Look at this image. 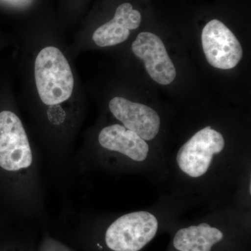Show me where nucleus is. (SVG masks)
<instances>
[{
  "instance_id": "nucleus-1",
  "label": "nucleus",
  "mask_w": 251,
  "mask_h": 251,
  "mask_svg": "<svg viewBox=\"0 0 251 251\" xmlns=\"http://www.w3.org/2000/svg\"><path fill=\"white\" fill-rule=\"evenodd\" d=\"M226 141L221 132L210 126L198 130L183 144L175 156V171L181 179L192 184H201L209 181L211 176L222 166Z\"/></svg>"
},
{
  "instance_id": "nucleus-8",
  "label": "nucleus",
  "mask_w": 251,
  "mask_h": 251,
  "mask_svg": "<svg viewBox=\"0 0 251 251\" xmlns=\"http://www.w3.org/2000/svg\"><path fill=\"white\" fill-rule=\"evenodd\" d=\"M100 146L120 153L134 163H146L150 158V145L146 140L123 125H112L100 130L98 137Z\"/></svg>"
},
{
  "instance_id": "nucleus-9",
  "label": "nucleus",
  "mask_w": 251,
  "mask_h": 251,
  "mask_svg": "<svg viewBox=\"0 0 251 251\" xmlns=\"http://www.w3.org/2000/svg\"><path fill=\"white\" fill-rule=\"evenodd\" d=\"M141 21L139 11L133 9L129 3H124L117 7L111 21L94 31L92 39L100 47L121 44L128 39L130 30L139 27Z\"/></svg>"
},
{
  "instance_id": "nucleus-10",
  "label": "nucleus",
  "mask_w": 251,
  "mask_h": 251,
  "mask_svg": "<svg viewBox=\"0 0 251 251\" xmlns=\"http://www.w3.org/2000/svg\"><path fill=\"white\" fill-rule=\"evenodd\" d=\"M224 238L221 229L201 223L179 229L175 234L173 245L179 251H211Z\"/></svg>"
},
{
  "instance_id": "nucleus-2",
  "label": "nucleus",
  "mask_w": 251,
  "mask_h": 251,
  "mask_svg": "<svg viewBox=\"0 0 251 251\" xmlns=\"http://www.w3.org/2000/svg\"><path fill=\"white\" fill-rule=\"evenodd\" d=\"M34 76L39 97L46 105L62 103L72 96L74 75L65 56L57 48L49 46L39 52Z\"/></svg>"
},
{
  "instance_id": "nucleus-3",
  "label": "nucleus",
  "mask_w": 251,
  "mask_h": 251,
  "mask_svg": "<svg viewBox=\"0 0 251 251\" xmlns=\"http://www.w3.org/2000/svg\"><path fill=\"white\" fill-rule=\"evenodd\" d=\"M158 229L156 216L148 211L128 213L107 229L105 240L113 251H140L154 238Z\"/></svg>"
},
{
  "instance_id": "nucleus-7",
  "label": "nucleus",
  "mask_w": 251,
  "mask_h": 251,
  "mask_svg": "<svg viewBox=\"0 0 251 251\" xmlns=\"http://www.w3.org/2000/svg\"><path fill=\"white\" fill-rule=\"evenodd\" d=\"M109 108L124 126L147 142L154 139L159 133L161 119L156 110L148 105L115 97L110 100Z\"/></svg>"
},
{
  "instance_id": "nucleus-5",
  "label": "nucleus",
  "mask_w": 251,
  "mask_h": 251,
  "mask_svg": "<svg viewBox=\"0 0 251 251\" xmlns=\"http://www.w3.org/2000/svg\"><path fill=\"white\" fill-rule=\"evenodd\" d=\"M202 44L208 63L217 69H233L242 58L240 42L233 32L219 20L209 21L203 28Z\"/></svg>"
},
{
  "instance_id": "nucleus-6",
  "label": "nucleus",
  "mask_w": 251,
  "mask_h": 251,
  "mask_svg": "<svg viewBox=\"0 0 251 251\" xmlns=\"http://www.w3.org/2000/svg\"><path fill=\"white\" fill-rule=\"evenodd\" d=\"M132 50L143 61L147 72L157 83L167 85L174 81L176 69L161 38L151 32L140 33Z\"/></svg>"
},
{
  "instance_id": "nucleus-4",
  "label": "nucleus",
  "mask_w": 251,
  "mask_h": 251,
  "mask_svg": "<svg viewBox=\"0 0 251 251\" xmlns=\"http://www.w3.org/2000/svg\"><path fill=\"white\" fill-rule=\"evenodd\" d=\"M33 155L22 122L11 111L0 112V167L17 172L31 166Z\"/></svg>"
}]
</instances>
